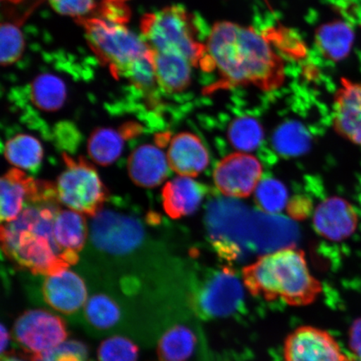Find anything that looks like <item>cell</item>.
<instances>
[{"label": "cell", "mask_w": 361, "mask_h": 361, "mask_svg": "<svg viewBox=\"0 0 361 361\" xmlns=\"http://www.w3.org/2000/svg\"><path fill=\"white\" fill-rule=\"evenodd\" d=\"M326 331L301 326L284 341L283 361H351Z\"/></svg>", "instance_id": "obj_11"}, {"label": "cell", "mask_w": 361, "mask_h": 361, "mask_svg": "<svg viewBox=\"0 0 361 361\" xmlns=\"http://www.w3.org/2000/svg\"><path fill=\"white\" fill-rule=\"evenodd\" d=\"M243 281L251 295L268 301L281 299L291 306L312 304L322 291L305 252L293 246L259 257L243 269Z\"/></svg>", "instance_id": "obj_3"}, {"label": "cell", "mask_w": 361, "mask_h": 361, "mask_svg": "<svg viewBox=\"0 0 361 361\" xmlns=\"http://www.w3.org/2000/svg\"><path fill=\"white\" fill-rule=\"evenodd\" d=\"M1 361H25L19 357H17L15 355L11 353L4 354L1 356Z\"/></svg>", "instance_id": "obj_39"}, {"label": "cell", "mask_w": 361, "mask_h": 361, "mask_svg": "<svg viewBox=\"0 0 361 361\" xmlns=\"http://www.w3.org/2000/svg\"><path fill=\"white\" fill-rule=\"evenodd\" d=\"M351 361H361V360H360V359H357V360H352Z\"/></svg>", "instance_id": "obj_41"}, {"label": "cell", "mask_w": 361, "mask_h": 361, "mask_svg": "<svg viewBox=\"0 0 361 361\" xmlns=\"http://www.w3.org/2000/svg\"><path fill=\"white\" fill-rule=\"evenodd\" d=\"M227 134L230 144L238 151L246 153L256 150L264 137L261 124L250 116H240L233 120Z\"/></svg>", "instance_id": "obj_27"}, {"label": "cell", "mask_w": 361, "mask_h": 361, "mask_svg": "<svg viewBox=\"0 0 361 361\" xmlns=\"http://www.w3.org/2000/svg\"><path fill=\"white\" fill-rule=\"evenodd\" d=\"M313 223L320 236L341 242L355 232L359 218L351 203L340 197H331L316 207Z\"/></svg>", "instance_id": "obj_14"}, {"label": "cell", "mask_w": 361, "mask_h": 361, "mask_svg": "<svg viewBox=\"0 0 361 361\" xmlns=\"http://www.w3.org/2000/svg\"><path fill=\"white\" fill-rule=\"evenodd\" d=\"M332 124L341 137L361 147V82L341 79L334 97Z\"/></svg>", "instance_id": "obj_13"}, {"label": "cell", "mask_w": 361, "mask_h": 361, "mask_svg": "<svg viewBox=\"0 0 361 361\" xmlns=\"http://www.w3.org/2000/svg\"><path fill=\"white\" fill-rule=\"evenodd\" d=\"M1 355L6 354V351L8 349V344L11 341L10 333L4 324H1Z\"/></svg>", "instance_id": "obj_38"}, {"label": "cell", "mask_w": 361, "mask_h": 361, "mask_svg": "<svg viewBox=\"0 0 361 361\" xmlns=\"http://www.w3.org/2000/svg\"><path fill=\"white\" fill-rule=\"evenodd\" d=\"M168 157L161 147L152 144L135 148L128 160L129 177L138 187L154 188L169 177Z\"/></svg>", "instance_id": "obj_17"}, {"label": "cell", "mask_w": 361, "mask_h": 361, "mask_svg": "<svg viewBox=\"0 0 361 361\" xmlns=\"http://www.w3.org/2000/svg\"><path fill=\"white\" fill-rule=\"evenodd\" d=\"M90 235L85 215L71 209H60L54 221V237L70 266L78 263Z\"/></svg>", "instance_id": "obj_19"}, {"label": "cell", "mask_w": 361, "mask_h": 361, "mask_svg": "<svg viewBox=\"0 0 361 361\" xmlns=\"http://www.w3.org/2000/svg\"><path fill=\"white\" fill-rule=\"evenodd\" d=\"M355 39V30L345 21L326 23L315 30L314 42L328 61L341 62L349 56Z\"/></svg>", "instance_id": "obj_21"}, {"label": "cell", "mask_w": 361, "mask_h": 361, "mask_svg": "<svg viewBox=\"0 0 361 361\" xmlns=\"http://www.w3.org/2000/svg\"><path fill=\"white\" fill-rule=\"evenodd\" d=\"M51 6L61 15L85 18L97 7L96 0H49Z\"/></svg>", "instance_id": "obj_34"}, {"label": "cell", "mask_w": 361, "mask_h": 361, "mask_svg": "<svg viewBox=\"0 0 361 361\" xmlns=\"http://www.w3.org/2000/svg\"><path fill=\"white\" fill-rule=\"evenodd\" d=\"M126 140L120 130L110 128L94 130L87 143L90 159L102 166L114 164L123 154Z\"/></svg>", "instance_id": "obj_25"}, {"label": "cell", "mask_w": 361, "mask_h": 361, "mask_svg": "<svg viewBox=\"0 0 361 361\" xmlns=\"http://www.w3.org/2000/svg\"><path fill=\"white\" fill-rule=\"evenodd\" d=\"M4 155L16 169L36 173L42 164L44 150L37 138L19 133L8 140L4 147Z\"/></svg>", "instance_id": "obj_22"}, {"label": "cell", "mask_w": 361, "mask_h": 361, "mask_svg": "<svg viewBox=\"0 0 361 361\" xmlns=\"http://www.w3.org/2000/svg\"><path fill=\"white\" fill-rule=\"evenodd\" d=\"M169 164L174 173L182 177L196 178L209 164V153L197 135L184 132L170 140Z\"/></svg>", "instance_id": "obj_16"}, {"label": "cell", "mask_w": 361, "mask_h": 361, "mask_svg": "<svg viewBox=\"0 0 361 361\" xmlns=\"http://www.w3.org/2000/svg\"><path fill=\"white\" fill-rule=\"evenodd\" d=\"M139 348L128 338L111 336L103 341L99 346V361H137Z\"/></svg>", "instance_id": "obj_30"}, {"label": "cell", "mask_w": 361, "mask_h": 361, "mask_svg": "<svg viewBox=\"0 0 361 361\" xmlns=\"http://www.w3.org/2000/svg\"><path fill=\"white\" fill-rule=\"evenodd\" d=\"M123 317V310L118 302L106 293L90 296L84 307L85 322L94 331H110L119 326Z\"/></svg>", "instance_id": "obj_23"}, {"label": "cell", "mask_w": 361, "mask_h": 361, "mask_svg": "<svg viewBox=\"0 0 361 361\" xmlns=\"http://www.w3.org/2000/svg\"><path fill=\"white\" fill-rule=\"evenodd\" d=\"M257 206L268 214L281 213L288 205V190L284 184L277 179L261 180L255 192Z\"/></svg>", "instance_id": "obj_29"}, {"label": "cell", "mask_w": 361, "mask_h": 361, "mask_svg": "<svg viewBox=\"0 0 361 361\" xmlns=\"http://www.w3.org/2000/svg\"><path fill=\"white\" fill-rule=\"evenodd\" d=\"M90 238L99 251L121 257L133 254L142 246L146 231L137 216L103 207L92 218Z\"/></svg>", "instance_id": "obj_7"}, {"label": "cell", "mask_w": 361, "mask_h": 361, "mask_svg": "<svg viewBox=\"0 0 361 361\" xmlns=\"http://www.w3.org/2000/svg\"><path fill=\"white\" fill-rule=\"evenodd\" d=\"M0 190V216L4 224L16 219L28 205L58 200L55 184L35 180L18 169L3 176Z\"/></svg>", "instance_id": "obj_9"}, {"label": "cell", "mask_w": 361, "mask_h": 361, "mask_svg": "<svg viewBox=\"0 0 361 361\" xmlns=\"http://www.w3.org/2000/svg\"><path fill=\"white\" fill-rule=\"evenodd\" d=\"M263 169L258 159L246 152H234L216 164L214 180L216 188L225 196L250 197L260 183Z\"/></svg>", "instance_id": "obj_10"}, {"label": "cell", "mask_w": 361, "mask_h": 361, "mask_svg": "<svg viewBox=\"0 0 361 361\" xmlns=\"http://www.w3.org/2000/svg\"><path fill=\"white\" fill-rule=\"evenodd\" d=\"M82 26L90 48L104 65L110 68L116 78L126 71L151 48L124 25L114 24L97 18L76 19Z\"/></svg>", "instance_id": "obj_5"}, {"label": "cell", "mask_w": 361, "mask_h": 361, "mask_svg": "<svg viewBox=\"0 0 361 361\" xmlns=\"http://www.w3.org/2000/svg\"><path fill=\"white\" fill-rule=\"evenodd\" d=\"M206 47L211 71H216L219 75L211 92L245 85L271 92L281 87L286 80L282 57L264 35L251 26L216 22Z\"/></svg>", "instance_id": "obj_1"}, {"label": "cell", "mask_w": 361, "mask_h": 361, "mask_svg": "<svg viewBox=\"0 0 361 361\" xmlns=\"http://www.w3.org/2000/svg\"><path fill=\"white\" fill-rule=\"evenodd\" d=\"M348 345L356 358L361 360V317L355 319L349 329Z\"/></svg>", "instance_id": "obj_37"}, {"label": "cell", "mask_w": 361, "mask_h": 361, "mask_svg": "<svg viewBox=\"0 0 361 361\" xmlns=\"http://www.w3.org/2000/svg\"><path fill=\"white\" fill-rule=\"evenodd\" d=\"M243 288L233 270L224 268L203 287L200 306L209 316L232 314L243 301Z\"/></svg>", "instance_id": "obj_15"}, {"label": "cell", "mask_w": 361, "mask_h": 361, "mask_svg": "<svg viewBox=\"0 0 361 361\" xmlns=\"http://www.w3.org/2000/svg\"><path fill=\"white\" fill-rule=\"evenodd\" d=\"M0 61L3 66H11L20 60L25 49V39L19 26L4 23L0 31Z\"/></svg>", "instance_id": "obj_31"}, {"label": "cell", "mask_w": 361, "mask_h": 361, "mask_svg": "<svg viewBox=\"0 0 361 361\" xmlns=\"http://www.w3.org/2000/svg\"><path fill=\"white\" fill-rule=\"evenodd\" d=\"M144 38L152 51L174 52L186 58L192 67L203 70L207 61L206 44L197 39L194 16L186 8L169 6L147 13L141 21Z\"/></svg>", "instance_id": "obj_4"}, {"label": "cell", "mask_w": 361, "mask_h": 361, "mask_svg": "<svg viewBox=\"0 0 361 361\" xmlns=\"http://www.w3.org/2000/svg\"><path fill=\"white\" fill-rule=\"evenodd\" d=\"M273 143L275 150L283 157L305 154L310 148V138L303 126L295 123L281 126L274 133Z\"/></svg>", "instance_id": "obj_28"}, {"label": "cell", "mask_w": 361, "mask_h": 361, "mask_svg": "<svg viewBox=\"0 0 361 361\" xmlns=\"http://www.w3.org/2000/svg\"><path fill=\"white\" fill-rule=\"evenodd\" d=\"M61 203H35L25 207L12 222L3 224L4 255L22 269L44 276L70 268L54 237V221Z\"/></svg>", "instance_id": "obj_2"}, {"label": "cell", "mask_w": 361, "mask_h": 361, "mask_svg": "<svg viewBox=\"0 0 361 361\" xmlns=\"http://www.w3.org/2000/svg\"><path fill=\"white\" fill-rule=\"evenodd\" d=\"M87 358L88 348L84 343L68 341L39 361H87Z\"/></svg>", "instance_id": "obj_33"}, {"label": "cell", "mask_w": 361, "mask_h": 361, "mask_svg": "<svg viewBox=\"0 0 361 361\" xmlns=\"http://www.w3.org/2000/svg\"><path fill=\"white\" fill-rule=\"evenodd\" d=\"M13 336L30 361H39L62 343L69 332L65 320L44 310H29L13 324Z\"/></svg>", "instance_id": "obj_8"}, {"label": "cell", "mask_w": 361, "mask_h": 361, "mask_svg": "<svg viewBox=\"0 0 361 361\" xmlns=\"http://www.w3.org/2000/svg\"><path fill=\"white\" fill-rule=\"evenodd\" d=\"M153 61L158 87L168 94H178L190 87L191 63L174 52L153 51Z\"/></svg>", "instance_id": "obj_20"}, {"label": "cell", "mask_w": 361, "mask_h": 361, "mask_svg": "<svg viewBox=\"0 0 361 361\" xmlns=\"http://www.w3.org/2000/svg\"><path fill=\"white\" fill-rule=\"evenodd\" d=\"M206 193L205 185L179 176L166 182L162 188V206L171 219H182L195 213Z\"/></svg>", "instance_id": "obj_18"}, {"label": "cell", "mask_w": 361, "mask_h": 361, "mask_svg": "<svg viewBox=\"0 0 361 361\" xmlns=\"http://www.w3.org/2000/svg\"><path fill=\"white\" fill-rule=\"evenodd\" d=\"M29 92L35 107L47 112L61 109L67 97L64 80L51 73L38 75L30 84Z\"/></svg>", "instance_id": "obj_24"}, {"label": "cell", "mask_w": 361, "mask_h": 361, "mask_svg": "<svg viewBox=\"0 0 361 361\" xmlns=\"http://www.w3.org/2000/svg\"><path fill=\"white\" fill-rule=\"evenodd\" d=\"M269 43H274V47L281 49L286 55L293 58H302L305 56L306 48L301 39L290 30L273 28L263 34Z\"/></svg>", "instance_id": "obj_32"}, {"label": "cell", "mask_w": 361, "mask_h": 361, "mask_svg": "<svg viewBox=\"0 0 361 361\" xmlns=\"http://www.w3.org/2000/svg\"><path fill=\"white\" fill-rule=\"evenodd\" d=\"M311 209L312 205L310 201L308 198L301 196L293 197L287 205L288 214L297 221L305 219L310 214Z\"/></svg>", "instance_id": "obj_36"}, {"label": "cell", "mask_w": 361, "mask_h": 361, "mask_svg": "<svg viewBox=\"0 0 361 361\" xmlns=\"http://www.w3.org/2000/svg\"><path fill=\"white\" fill-rule=\"evenodd\" d=\"M111 1L125 2L126 0H111Z\"/></svg>", "instance_id": "obj_40"}, {"label": "cell", "mask_w": 361, "mask_h": 361, "mask_svg": "<svg viewBox=\"0 0 361 361\" xmlns=\"http://www.w3.org/2000/svg\"><path fill=\"white\" fill-rule=\"evenodd\" d=\"M62 157L66 169L55 184L59 202L71 210L93 218L107 201V188L96 168L85 157L73 158L66 152Z\"/></svg>", "instance_id": "obj_6"}, {"label": "cell", "mask_w": 361, "mask_h": 361, "mask_svg": "<svg viewBox=\"0 0 361 361\" xmlns=\"http://www.w3.org/2000/svg\"><path fill=\"white\" fill-rule=\"evenodd\" d=\"M196 337L190 329L175 326L166 331L157 345L160 361H188L196 345Z\"/></svg>", "instance_id": "obj_26"}, {"label": "cell", "mask_w": 361, "mask_h": 361, "mask_svg": "<svg viewBox=\"0 0 361 361\" xmlns=\"http://www.w3.org/2000/svg\"><path fill=\"white\" fill-rule=\"evenodd\" d=\"M42 292L45 303L65 315L79 312L88 300L87 287L83 279L69 268L45 276Z\"/></svg>", "instance_id": "obj_12"}, {"label": "cell", "mask_w": 361, "mask_h": 361, "mask_svg": "<svg viewBox=\"0 0 361 361\" xmlns=\"http://www.w3.org/2000/svg\"><path fill=\"white\" fill-rule=\"evenodd\" d=\"M102 20L114 24L124 25L130 19V12L124 2L104 0L100 7Z\"/></svg>", "instance_id": "obj_35"}]
</instances>
